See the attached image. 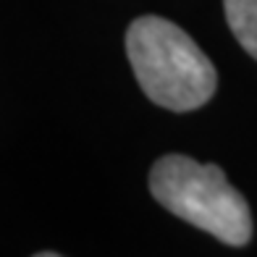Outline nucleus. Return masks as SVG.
<instances>
[{
	"instance_id": "obj_2",
	"label": "nucleus",
	"mask_w": 257,
	"mask_h": 257,
	"mask_svg": "<svg viewBox=\"0 0 257 257\" xmlns=\"http://www.w3.org/2000/svg\"><path fill=\"white\" fill-rule=\"evenodd\" d=\"M150 192L173 215L213 233L228 247H244L252 239L249 205L218 166H202L186 155H166L150 171Z\"/></svg>"
},
{
	"instance_id": "obj_3",
	"label": "nucleus",
	"mask_w": 257,
	"mask_h": 257,
	"mask_svg": "<svg viewBox=\"0 0 257 257\" xmlns=\"http://www.w3.org/2000/svg\"><path fill=\"white\" fill-rule=\"evenodd\" d=\"M223 11L233 37L257 61V0H223Z\"/></svg>"
},
{
	"instance_id": "obj_1",
	"label": "nucleus",
	"mask_w": 257,
	"mask_h": 257,
	"mask_svg": "<svg viewBox=\"0 0 257 257\" xmlns=\"http://www.w3.org/2000/svg\"><path fill=\"white\" fill-rule=\"evenodd\" d=\"M126 53L142 92L160 108L186 113L215 95L218 74L210 58L168 19L142 16L132 21Z\"/></svg>"
}]
</instances>
